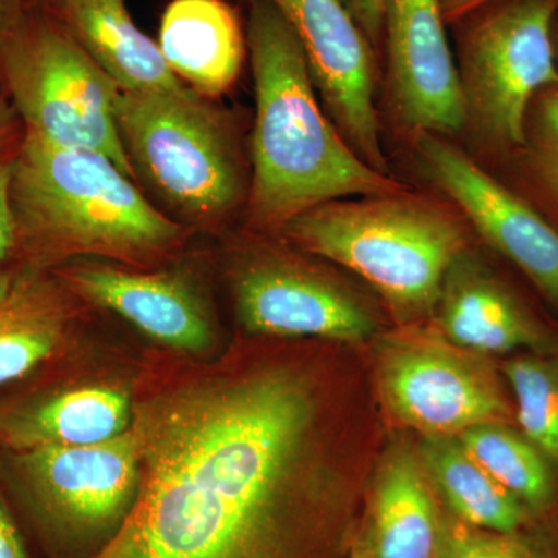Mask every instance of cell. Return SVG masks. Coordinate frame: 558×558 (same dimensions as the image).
Wrapping results in <instances>:
<instances>
[{
    "instance_id": "cell-1",
    "label": "cell",
    "mask_w": 558,
    "mask_h": 558,
    "mask_svg": "<svg viewBox=\"0 0 558 558\" xmlns=\"http://www.w3.org/2000/svg\"><path fill=\"white\" fill-rule=\"evenodd\" d=\"M310 362L189 371L134 409L138 488L97 558H347L362 461Z\"/></svg>"
},
{
    "instance_id": "cell-2",
    "label": "cell",
    "mask_w": 558,
    "mask_h": 558,
    "mask_svg": "<svg viewBox=\"0 0 558 558\" xmlns=\"http://www.w3.org/2000/svg\"><path fill=\"white\" fill-rule=\"evenodd\" d=\"M247 50L255 83L250 229L279 233L325 202L407 186L354 153L323 109L295 32L270 0H250Z\"/></svg>"
},
{
    "instance_id": "cell-3",
    "label": "cell",
    "mask_w": 558,
    "mask_h": 558,
    "mask_svg": "<svg viewBox=\"0 0 558 558\" xmlns=\"http://www.w3.org/2000/svg\"><path fill=\"white\" fill-rule=\"evenodd\" d=\"M11 209L16 255L33 266L76 255L145 263L178 247L186 234L109 157L53 145L27 131Z\"/></svg>"
},
{
    "instance_id": "cell-4",
    "label": "cell",
    "mask_w": 558,
    "mask_h": 558,
    "mask_svg": "<svg viewBox=\"0 0 558 558\" xmlns=\"http://www.w3.org/2000/svg\"><path fill=\"white\" fill-rule=\"evenodd\" d=\"M409 189L325 202L279 233L357 275L400 325L428 317L451 263L468 248L462 216Z\"/></svg>"
},
{
    "instance_id": "cell-5",
    "label": "cell",
    "mask_w": 558,
    "mask_h": 558,
    "mask_svg": "<svg viewBox=\"0 0 558 558\" xmlns=\"http://www.w3.org/2000/svg\"><path fill=\"white\" fill-rule=\"evenodd\" d=\"M558 0H494L451 24L464 132L490 156L513 160L529 108L558 84Z\"/></svg>"
},
{
    "instance_id": "cell-6",
    "label": "cell",
    "mask_w": 558,
    "mask_h": 558,
    "mask_svg": "<svg viewBox=\"0 0 558 558\" xmlns=\"http://www.w3.org/2000/svg\"><path fill=\"white\" fill-rule=\"evenodd\" d=\"M117 120L134 172L185 222L216 226L247 201L233 128L189 86L121 92Z\"/></svg>"
},
{
    "instance_id": "cell-7",
    "label": "cell",
    "mask_w": 558,
    "mask_h": 558,
    "mask_svg": "<svg viewBox=\"0 0 558 558\" xmlns=\"http://www.w3.org/2000/svg\"><path fill=\"white\" fill-rule=\"evenodd\" d=\"M0 84L25 131L64 148L100 153L135 178L117 120L121 90L35 3L28 2L0 53Z\"/></svg>"
},
{
    "instance_id": "cell-8",
    "label": "cell",
    "mask_w": 558,
    "mask_h": 558,
    "mask_svg": "<svg viewBox=\"0 0 558 558\" xmlns=\"http://www.w3.org/2000/svg\"><path fill=\"white\" fill-rule=\"evenodd\" d=\"M376 381L392 418L422 438L515 421L512 399L486 357L454 347L438 330L409 325L385 337Z\"/></svg>"
},
{
    "instance_id": "cell-9",
    "label": "cell",
    "mask_w": 558,
    "mask_h": 558,
    "mask_svg": "<svg viewBox=\"0 0 558 558\" xmlns=\"http://www.w3.org/2000/svg\"><path fill=\"white\" fill-rule=\"evenodd\" d=\"M233 288L242 325L259 336L363 343L379 330V314L369 299L290 253H250L238 267Z\"/></svg>"
},
{
    "instance_id": "cell-10",
    "label": "cell",
    "mask_w": 558,
    "mask_h": 558,
    "mask_svg": "<svg viewBox=\"0 0 558 558\" xmlns=\"http://www.w3.org/2000/svg\"><path fill=\"white\" fill-rule=\"evenodd\" d=\"M295 32L323 109L349 148L388 174L376 106L381 60L341 0H270Z\"/></svg>"
},
{
    "instance_id": "cell-11",
    "label": "cell",
    "mask_w": 558,
    "mask_h": 558,
    "mask_svg": "<svg viewBox=\"0 0 558 558\" xmlns=\"http://www.w3.org/2000/svg\"><path fill=\"white\" fill-rule=\"evenodd\" d=\"M422 170L462 219L558 307V226L444 135L416 138Z\"/></svg>"
},
{
    "instance_id": "cell-12",
    "label": "cell",
    "mask_w": 558,
    "mask_h": 558,
    "mask_svg": "<svg viewBox=\"0 0 558 558\" xmlns=\"http://www.w3.org/2000/svg\"><path fill=\"white\" fill-rule=\"evenodd\" d=\"M440 0H385L388 102L400 130L450 137L464 132L457 62Z\"/></svg>"
},
{
    "instance_id": "cell-13",
    "label": "cell",
    "mask_w": 558,
    "mask_h": 558,
    "mask_svg": "<svg viewBox=\"0 0 558 558\" xmlns=\"http://www.w3.org/2000/svg\"><path fill=\"white\" fill-rule=\"evenodd\" d=\"M17 465L44 517L69 532L119 529L137 495L138 451L131 429L90 446L20 451Z\"/></svg>"
},
{
    "instance_id": "cell-14",
    "label": "cell",
    "mask_w": 558,
    "mask_h": 558,
    "mask_svg": "<svg viewBox=\"0 0 558 558\" xmlns=\"http://www.w3.org/2000/svg\"><path fill=\"white\" fill-rule=\"evenodd\" d=\"M433 315L444 339L484 357L558 349L553 330L469 248L447 270Z\"/></svg>"
},
{
    "instance_id": "cell-15",
    "label": "cell",
    "mask_w": 558,
    "mask_h": 558,
    "mask_svg": "<svg viewBox=\"0 0 558 558\" xmlns=\"http://www.w3.org/2000/svg\"><path fill=\"white\" fill-rule=\"evenodd\" d=\"M60 278L76 295L116 312L161 343L185 351L207 347V307L193 282L178 274H140L112 266H72Z\"/></svg>"
},
{
    "instance_id": "cell-16",
    "label": "cell",
    "mask_w": 558,
    "mask_h": 558,
    "mask_svg": "<svg viewBox=\"0 0 558 558\" xmlns=\"http://www.w3.org/2000/svg\"><path fill=\"white\" fill-rule=\"evenodd\" d=\"M50 13L121 92H178L159 44L132 21L124 0H28Z\"/></svg>"
},
{
    "instance_id": "cell-17",
    "label": "cell",
    "mask_w": 558,
    "mask_h": 558,
    "mask_svg": "<svg viewBox=\"0 0 558 558\" xmlns=\"http://www.w3.org/2000/svg\"><path fill=\"white\" fill-rule=\"evenodd\" d=\"M157 44L172 73L202 97L229 90L247 51L240 16L223 0H171Z\"/></svg>"
},
{
    "instance_id": "cell-18",
    "label": "cell",
    "mask_w": 558,
    "mask_h": 558,
    "mask_svg": "<svg viewBox=\"0 0 558 558\" xmlns=\"http://www.w3.org/2000/svg\"><path fill=\"white\" fill-rule=\"evenodd\" d=\"M440 509L418 458L392 444L373 481L368 534L373 558H436Z\"/></svg>"
},
{
    "instance_id": "cell-19",
    "label": "cell",
    "mask_w": 558,
    "mask_h": 558,
    "mask_svg": "<svg viewBox=\"0 0 558 558\" xmlns=\"http://www.w3.org/2000/svg\"><path fill=\"white\" fill-rule=\"evenodd\" d=\"M131 416L130 400L116 389H70L0 417V439L20 451L90 446L126 433Z\"/></svg>"
},
{
    "instance_id": "cell-20",
    "label": "cell",
    "mask_w": 558,
    "mask_h": 558,
    "mask_svg": "<svg viewBox=\"0 0 558 558\" xmlns=\"http://www.w3.org/2000/svg\"><path fill=\"white\" fill-rule=\"evenodd\" d=\"M416 450L447 512L465 524L512 532L538 519L470 457L458 436H424Z\"/></svg>"
},
{
    "instance_id": "cell-21",
    "label": "cell",
    "mask_w": 558,
    "mask_h": 558,
    "mask_svg": "<svg viewBox=\"0 0 558 558\" xmlns=\"http://www.w3.org/2000/svg\"><path fill=\"white\" fill-rule=\"evenodd\" d=\"M470 457L534 515L558 506V468L512 424L478 425L458 436Z\"/></svg>"
},
{
    "instance_id": "cell-22",
    "label": "cell",
    "mask_w": 558,
    "mask_h": 558,
    "mask_svg": "<svg viewBox=\"0 0 558 558\" xmlns=\"http://www.w3.org/2000/svg\"><path fill=\"white\" fill-rule=\"evenodd\" d=\"M64 306L57 290L39 279H16L0 304V385L31 374L57 349Z\"/></svg>"
},
{
    "instance_id": "cell-23",
    "label": "cell",
    "mask_w": 558,
    "mask_h": 558,
    "mask_svg": "<svg viewBox=\"0 0 558 558\" xmlns=\"http://www.w3.org/2000/svg\"><path fill=\"white\" fill-rule=\"evenodd\" d=\"M501 374L517 427L558 468V349L513 354Z\"/></svg>"
},
{
    "instance_id": "cell-24",
    "label": "cell",
    "mask_w": 558,
    "mask_h": 558,
    "mask_svg": "<svg viewBox=\"0 0 558 558\" xmlns=\"http://www.w3.org/2000/svg\"><path fill=\"white\" fill-rule=\"evenodd\" d=\"M436 558H558V512L512 532L470 526L440 510Z\"/></svg>"
},
{
    "instance_id": "cell-25",
    "label": "cell",
    "mask_w": 558,
    "mask_h": 558,
    "mask_svg": "<svg viewBox=\"0 0 558 558\" xmlns=\"http://www.w3.org/2000/svg\"><path fill=\"white\" fill-rule=\"evenodd\" d=\"M513 161L524 183L558 185V84L532 101L524 146Z\"/></svg>"
},
{
    "instance_id": "cell-26",
    "label": "cell",
    "mask_w": 558,
    "mask_h": 558,
    "mask_svg": "<svg viewBox=\"0 0 558 558\" xmlns=\"http://www.w3.org/2000/svg\"><path fill=\"white\" fill-rule=\"evenodd\" d=\"M25 140V126L5 92H0V269L16 256V229L11 209V183Z\"/></svg>"
},
{
    "instance_id": "cell-27",
    "label": "cell",
    "mask_w": 558,
    "mask_h": 558,
    "mask_svg": "<svg viewBox=\"0 0 558 558\" xmlns=\"http://www.w3.org/2000/svg\"><path fill=\"white\" fill-rule=\"evenodd\" d=\"M341 2L344 3L363 33L368 36L381 60L385 0H341Z\"/></svg>"
},
{
    "instance_id": "cell-28",
    "label": "cell",
    "mask_w": 558,
    "mask_h": 558,
    "mask_svg": "<svg viewBox=\"0 0 558 558\" xmlns=\"http://www.w3.org/2000/svg\"><path fill=\"white\" fill-rule=\"evenodd\" d=\"M0 558H31L16 524L0 501Z\"/></svg>"
},
{
    "instance_id": "cell-29",
    "label": "cell",
    "mask_w": 558,
    "mask_h": 558,
    "mask_svg": "<svg viewBox=\"0 0 558 558\" xmlns=\"http://www.w3.org/2000/svg\"><path fill=\"white\" fill-rule=\"evenodd\" d=\"M28 0H0V53L27 10Z\"/></svg>"
},
{
    "instance_id": "cell-30",
    "label": "cell",
    "mask_w": 558,
    "mask_h": 558,
    "mask_svg": "<svg viewBox=\"0 0 558 558\" xmlns=\"http://www.w3.org/2000/svg\"><path fill=\"white\" fill-rule=\"evenodd\" d=\"M532 196L537 199L539 207L548 211L549 219L558 226V185L550 183H526Z\"/></svg>"
},
{
    "instance_id": "cell-31",
    "label": "cell",
    "mask_w": 558,
    "mask_h": 558,
    "mask_svg": "<svg viewBox=\"0 0 558 558\" xmlns=\"http://www.w3.org/2000/svg\"><path fill=\"white\" fill-rule=\"evenodd\" d=\"M490 2H494V0H440V7H442L447 25L450 27L451 24L464 17L465 14L472 13L473 10Z\"/></svg>"
},
{
    "instance_id": "cell-32",
    "label": "cell",
    "mask_w": 558,
    "mask_h": 558,
    "mask_svg": "<svg viewBox=\"0 0 558 558\" xmlns=\"http://www.w3.org/2000/svg\"><path fill=\"white\" fill-rule=\"evenodd\" d=\"M347 558H373V556H371L369 539L368 534H366V529H362V531L357 532Z\"/></svg>"
},
{
    "instance_id": "cell-33",
    "label": "cell",
    "mask_w": 558,
    "mask_h": 558,
    "mask_svg": "<svg viewBox=\"0 0 558 558\" xmlns=\"http://www.w3.org/2000/svg\"><path fill=\"white\" fill-rule=\"evenodd\" d=\"M14 281H16V279H14L13 275L0 269V304H2L7 296L10 295Z\"/></svg>"
},
{
    "instance_id": "cell-34",
    "label": "cell",
    "mask_w": 558,
    "mask_h": 558,
    "mask_svg": "<svg viewBox=\"0 0 558 558\" xmlns=\"http://www.w3.org/2000/svg\"><path fill=\"white\" fill-rule=\"evenodd\" d=\"M554 47H556V54L558 61V17L556 20V24H554Z\"/></svg>"
},
{
    "instance_id": "cell-35",
    "label": "cell",
    "mask_w": 558,
    "mask_h": 558,
    "mask_svg": "<svg viewBox=\"0 0 558 558\" xmlns=\"http://www.w3.org/2000/svg\"><path fill=\"white\" fill-rule=\"evenodd\" d=\"M247 2H250V0H247Z\"/></svg>"
}]
</instances>
